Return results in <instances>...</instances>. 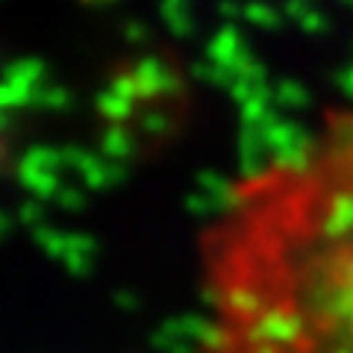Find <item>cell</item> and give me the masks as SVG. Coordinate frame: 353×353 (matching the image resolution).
Here are the masks:
<instances>
[{
	"label": "cell",
	"mask_w": 353,
	"mask_h": 353,
	"mask_svg": "<svg viewBox=\"0 0 353 353\" xmlns=\"http://www.w3.org/2000/svg\"><path fill=\"white\" fill-rule=\"evenodd\" d=\"M197 271L194 353H353V103L230 185Z\"/></svg>",
	"instance_id": "cell-1"
},
{
	"label": "cell",
	"mask_w": 353,
	"mask_h": 353,
	"mask_svg": "<svg viewBox=\"0 0 353 353\" xmlns=\"http://www.w3.org/2000/svg\"><path fill=\"white\" fill-rule=\"evenodd\" d=\"M6 157V139H3V132H0V162H3Z\"/></svg>",
	"instance_id": "cell-2"
}]
</instances>
